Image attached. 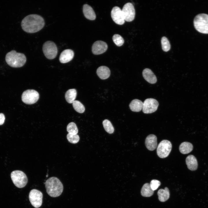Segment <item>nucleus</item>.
Listing matches in <instances>:
<instances>
[{
  "label": "nucleus",
  "mask_w": 208,
  "mask_h": 208,
  "mask_svg": "<svg viewBox=\"0 0 208 208\" xmlns=\"http://www.w3.org/2000/svg\"><path fill=\"white\" fill-rule=\"evenodd\" d=\"M44 25L43 18L41 16L32 14L25 17L21 22L23 29L28 33H34L41 29Z\"/></svg>",
  "instance_id": "obj_1"
},
{
  "label": "nucleus",
  "mask_w": 208,
  "mask_h": 208,
  "mask_svg": "<svg viewBox=\"0 0 208 208\" xmlns=\"http://www.w3.org/2000/svg\"><path fill=\"white\" fill-rule=\"evenodd\" d=\"M45 187L47 193L52 197L60 196L63 191L62 184L58 178L55 177H50L47 180Z\"/></svg>",
  "instance_id": "obj_2"
},
{
  "label": "nucleus",
  "mask_w": 208,
  "mask_h": 208,
  "mask_svg": "<svg viewBox=\"0 0 208 208\" xmlns=\"http://www.w3.org/2000/svg\"><path fill=\"white\" fill-rule=\"evenodd\" d=\"M5 60L7 63L11 67L18 68L25 64L26 58L24 54L13 50L7 53Z\"/></svg>",
  "instance_id": "obj_3"
},
{
  "label": "nucleus",
  "mask_w": 208,
  "mask_h": 208,
  "mask_svg": "<svg viewBox=\"0 0 208 208\" xmlns=\"http://www.w3.org/2000/svg\"><path fill=\"white\" fill-rule=\"evenodd\" d=\"M194 24L195 29L199 32L208 34V15L200 14L195 17Z\"/></svg>",
  "instance_id": "obj_4"
},
{
  "label": "nucleus",
  "mask_w": 208,
  "mask_h": 208,
  "mask_svg": "<svg viewBox=\"0 0 208 208\" xmlns=\"http://www.w3.org/2000/svg\"><path fill=\"white\" fill-rule=\"evenodd\" d=\"M11 177L13 183L19 188L24 187L28 182L27 176L21 170L13 171L11 174Z\"/></svg>",
  "instance_id": "obj_5"
},
{
  "label": "nucleus",
  "mask_w": 208,
  "mask_h": 208,
  "mask_svg": "<svg viewBox=\"0 0 208 208\" xmlns=\"http://www.w3.org/2000/svg\"><path fill=\"white\" fill-rule=\"evenodd\" d=\"M42 50L46 57L49 59H54L57 55V47L55 44L51 41H47L44 44Z\"/></svg>",
  "instance_id": "obj_6"
},
{
  "label": "nucleus",
  "mask_w": 208,
  "mask_h": 208,
  "mask_svg": "<svg viewBox=\"0 0 208 208\" xmlns=\"http://www.w3.org/2000/svg\"><path fill=\"white\" fill-rule=\"evenodd\" d=\"M172 148L171 142L167 140H163L158 144L157 152L160 158H164L168 157L171 152Z\"/></svg>",
  "instance_id": "obj_7"
},
{
  "label": "nucleus",
  "mask_w": 208,
  "mask_h": 208,
  "mask_svg": "<svg viewBox=\"0 0 208 208\" xmlns=\"http://www.w3.org/2000/svg\"><path fill=\"white\" fill-rule=\"evenodd\" d=\"M38 93L34 90H27L24 91L21 96L23 102L27 104L36 103L39 99Z\"/></svg>",
  "instance_id": "obj_8"
},
{
  "label": "nucleus",
  "mask_w": 208,
  "mask_h": 208,
  "mask_svg": "<svg viewBox=\"0 0 208 208\" xmlns=\"http://www.w3.org/2000/svg\"><path fill=\"white\" fill-rule=\"evenodd\" d=\"M43 194L40 191L35 189L29 192V198L31 205L36 208L39 207L42 205Z\"/></svg>",
  "instance_id": "obj_9"
},
{
  "label": "nucleus",
  "mask_w": 208,
  "mask_h": 208,
  "mask_svg": "<svg viewBox=\"0 0 208 208\" xmlns=\"http://www.w3.org/2000/svg\"><path fill=\"white\" fill-rule=\"evenodd\" d=\"M122 10L125 21L131 22L134 19L135 11L132 3L129 2L125 4Z\"/></svg>",
  "instance_id": "obj_10"
},
{
  "label": "nucleus",
  "mask_w": 208,
  "mask_h": 208,
  "mask_svg": "<svg viewBox=\"0 0 208 208\" xmlns=\"http://www.w3.org/2000/svg\"><path fill=\"white\" fill-rule=\"evenodd\" d=\"M159 105L157 101L154 99H146L143 102V112L145 114L153 113L157 109Z\"/></svg>",
  "instance_id": "obj_11"
},
{
  "label": "nucleus",
  "mask_w": 208,
  "mask_h": 208,
  "mask_svg": "<svg viewBox=\"0 0 208 208\" xmlns=\"http://www.w3.org/2000/svg\"><path fill=\"white\" fill-rule=\"evenodd\" d=\"M111 16L113 21L117 24L122 25L125 23L122 10L118 7L115 6L112 8Z\"/></svg>",
  "instance_id": "obj_12"
},
{
  "label": "nucleus",
  "mask_w": 208,
  "mask_h": 208,
  "mask_svg": "<svg viewBox=\"0 0 208 208\" xmlns=\"http://www.w3.org/2000/svg\"><path fill=\"white\" fill-rule=\"evenodd\" d=\"M107 48V45L105 42L98 40L93 44L92 47V51L94 55H99L105 52Z\"/></svg>",
  "instance_id": "obj_13"
},
{
  "label": "nucleus",
  "mask_w": 208,
  "mask_h": 208,
  "mask_svg": "<svg viewBox=\"0 0 208 208\" xmlns=\"http://www.w3.org/2000/svg\"><path fill=\"white\" fill-rule=\"evenodd\" d=\"M74 52L70 49H66L64 50L61 53L60 57L59 60L62 63H65L70 61L74 56Z\"/></svg>",
  "instance_id": "obj_14"
},
{
  "label": "nucleus",
  "mask_w": 208,
  "mask_h": 208,
  "mask_svg": "<svg viewBox=\"0 0 208 208\" xmlns=\"http://www.w3.org/2000/svg\"><path fill=\"white\" fill-rule=\"evenodd\" d=\"M145 144L147 148L150 151H153L157 146V141L156 136L154 134H150L146 138Z\"/></svg>",
  "instance_id": "obj_15"
},
{
  "label": "nucleus",
  "mask_w": 208,
  "mask_h": 208,
  "mask_svg": "<svg viewBox=\"0 0 208 208\" xmlns=\"http://www.w3.org/2000/svg\"><path fill=\"white\" fill-rule=\"evenodd\" d=\"M142 75L145 79L150 83H155L157 81L156 76L152 71L149 68H146L143 70Z\"/></svg>",
  "instance_id": "obj_16"
},
{
  "label": "nucleus",
  "mask_w": 208,
  "mask_h": 208,
  "mask_svg": "<svg viewBox=\"0 0 208 208\" xmlns=\"http://www.w3.org/2000/svg\"><path fill=\"white\" fill-rule=\"evenodd\" d=\"M83 12L85 17L87 19L94 20L96 18L95 13L92 7L87 4H85L83 6Z\"/></svg>",
  "instance_id": "obj_17"
},
{
  "label": "nucleus",
  "mask_w": 208,
  "mask_h": 208,
  "mask_svg": "<svg viewBox=\"0 0 208 208\" xmlns=\"http://www.w3.org/2000/svg\"><path fill=\"white\" fill-rule=\"evenodd\" d=\"M186 163L188 168L190 170L194 171L198 168V164L196 158L193 155H190L186 159Z\"/></svg>",
  "instance_id": "obj_18"
},
{
  "label": "nucleus",
  "mask_w": 208,
  "mask_h": 208,
  "mask_svg": "<svg viewBox=\"0 0 208 208\" xmlns=\"http://www.w3.org/2000/svg\"><path fill=\"white\" fill-rule=\"evenodd\" d=\"M96 73L99 77L102 79L108 78L110 75V71L109 68L105 66L99 67L96 70Z\"/></svg>",
  "instance_id": "obj_19"
},
{
  "label": "nucleus",
  "mask_w": 208,
  "mask_h": 208,
  "mask_svg": "<svg viewBox=\"0 0 208 208\" xmlns=\"http://www.w3.org/2000/svg\"><path fill=\"white\" fill-rule=\"evenodd\" d=\"M143 103L138 99L133 100L129 105L131 110L135 112H139L142 109Z\"/></svg>",
  "instance_id": "obj_20"
},
{
  "label": "nucleus",
  "mask_w": 208,
  "mask_h": 208,
  "mask_svg": "<svg viewBox=\"0 0 208 208\" xmlns=\"http://www.w3.org/2000/svg\"><path fill=\"white\" fill-rule=\"evenodd\" d=\"M157 194L159 199L160 201L165 202L169 198V190L167 187H165L164 189H160L158 191Z\"/></svg>",
  "instance_id": "obj_21"
},
{
  "label": "nucleus",
  "mask_w": 208,
  "mask_h": 208,
  "mask_svg": "<svg viewBox=\"0 0 208 208\" xmlns=\"http://www.w3.org/2000/svg\"><path fill=\"white\" fill-rule=\"evenodd\" d=\"M193 147V146L191 143L185 142L181 144L179 147V150L181 153L187 154L192 151Z\"/></svg>",
  "instance_id": "obj_22"
},
{
  "label": "nucleus",
  "mask_w": 208,
  "mask_h": 208,
  "mask_svg": "<svg viewBox=\"0 0 208 208\" xmlns=\"http://www.w3.org/2000/svg\"><path fill=\"white\" fill-rule=\"evenodd\" d=\"M77 92L75 89H70L67 90L65 94V98L67 102L72 103L75 101Z\"/></svg>",
  "instance_id": "obj_23"
},
{
  "label": "nucleus",
  "mask_w": 208,
  "mask_h": 208,
  "mask_svg": "<svg viewBox=\"0 0 208 208\" xmlns=\"http://www.w3.org/2000/svg\"><path fill=\"white\" fill-rule=\"evenodd\" d=\"M154 191L151 189L150 184L146 183L143 186L141 191V193L142 196L148 197L152 196Z\"/></svg>",
  "instance_id": "obj_24"
},
{
  "label": "nucleus",
  "mask_w": 208,
  "mask_h": 208,
  "mask_svg": "<svg viewBox=\"0 0 208 208\" xmlns=\"http://www.w3.org/2000/svg\"><path fill=\"white\" fill-rule=\"evenodd\" d=\"M75 110L77 112L82 113L84 112L85 108L84 105L79 101L75 100L72 103Z\"/></svg>",
  "instance_id": "obj_25"
},
{
  "label": "nucleus",
  "mask_w": 208,
  "mask_h": 208,
  "mask_svg": "<svg viewBox=\"0 0 208 208\" xmlns=\"http://www.w3.org/2000/svg\"><path fill=\"white\" fill-rule=\"evenodd\" d=\"M103 124L105 129L108 133L111 134L114 132V127L109 120L107 119L104 120L103 122Z\"/></svg>",
  "instance_id": "obj_26"
},
{
  "label": "nucleus",
  "mask_w": 208,
  "mask_h": 208,
  "mask_svg": "<svg viewBox=\"0 0 208 208\" xmlns=\"http://www.w3.org/2000/svg\"><path fill=\"white\" fill-rule=\"evenodd\" d=\"M66 129L68 133L71 134H77L78 132L76 124L73 122H70L68 124Z\"/></svg>",
  "instance_id": "obj_27"
},
{
  "label": "nucleus",
  "mask_w": 208,
  "mask_h": 208,
  "mask_svg": "<svg viewBox=\"0 0 208 208\" xmlns=\"http://www.w3.org/2000/svg\"><path fill=\"white\" fill-rule=\"evenodd\" d=\"M161 44L163 50L165 52L169 51L170 49V45L168 39L166 37H162Z\"/></svg>",
  "instance_id": "obj_28"
},
{
  "label": "nucleus",
  "mask_w": 208,
  "mask_h": 208,
  "mask_svg": "<svg viewBox=\"0 0 208 208\" xmlns=\"http://www.w3.org/2000/svg\"><path fill=\"white\" fill-rule=\"evenodd\" d=\"M112 39L114 43L118 47L122 45L124 42L123 38L118 34L114 35L112 37Z\"/></svg>",
  "instance_id": "obj_29"
},
{
  "label": "nucleus",
  "mask_w": 208,
  "mask_h": 208,
  "mask_svg": "<svg viewBox=\"0 0 208 208\" xmlns=\"http://www.w3.org/2000/svg\"><path fill=\"white\" fill-rule=\"evenodd\" d=\"M68 141L72 144H76L79 141V137L77 134H73L68 133L67 135Z\"/></svg>",
  "instance_id": "obj_30"
},
{
  "label": "nucleus",
  "mask_w": 208,
  "mask_h": 208,
  "mask_svg": "<svg viewBox=\"0 0 208 208\" xmlns=\"http://www.w3.org/2000/svg\"><path fill=\"white\" fill-rule=\"evenodd\" d=\"M160 184V181L157 180L153 179L151 181L150 185L152 189L154 191L158 188Z\"/></svg>",
  "instance_id": "obj_31"
},
{
  "label": "nucleus",
  "mask_w": 208,
  "mask_h": 208,
  "mask_svg": "<svg viewBox=\"0 0 208 208\" xmlns=\"http://www.w3.org/2000/svg\"><path fill=\"white\" fill-rule=\"evenodd\" d=\"M5 116L4 114L2 113H0V125H3L4 122Z\"/></svg>",
  "instance_id": "obj_32"
}]
</instances>
